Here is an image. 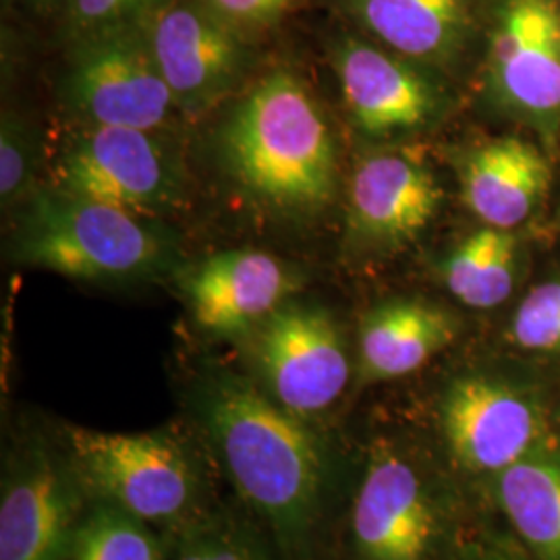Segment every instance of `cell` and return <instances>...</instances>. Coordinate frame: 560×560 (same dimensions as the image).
Returning <instances> with one entry per match:
<instances>
[{
  "mask_svg": "<svg viewBox=\"0 0 560 560\" xmlns=\"http://www.w3.org/2000/svg\"><path fill=\"white\" fill-rule=\"evenodd\" d=\"M189 411L217 469L282 560H314L332 490V455L316 423L221 365L196 374Z\"/></svg>",
  "mask_w": 560,
  "mask_h": 560,
  "instance_id": "cell-1",
  "label": "cell"
},
{
  "mask_svg": "<svg viewBox=\"0 0 560 560\" xmlns=\"http://www.w3.org/2000/svg\"><path fill=\"white\" fill-rule=\"evenodd\" d=\"M226 104L214 152L231 189L275 221L324 217L339 198V140L307 81L277 67Z\"/></svg>",
  "mask_w": 560,
  "mask_h": 560,
  "instance_id": "cell-2",
  "label": "cell"
},
{
  "mask_svg": "<svg viewBox=\"0 0 560 560\" xmlns=\"http://www.w3.org/2000/svg\"><path fill=\"white\" fill-rule=\"evenodd\" d=\"M11 258L65 279L127 284L179 270L175 237L161 221L40 183L13 210Z\"/></svg>",
  "mask_w": 560,
  "mask_h": 560,
  "instance_id": "cell-3",
  "label": "cell"
},
{
  "mask_svg": "<svg viewBox=\"0 0 560 560\" xmlns=\"http://www.w3.org/2000/svg\"><path fill=\"white\" fill-rule=\"evenodd\" d=\"M60 434L90 501L108 502L171 536L214 506L219 469L194 425L133 434L67 425Z\"/></svg>",
  "mask_w": 560,
  "mask_h": 560,
  "instance_id": "cell-4",
  "label": "cell"
},
{
  "mask_svg": "<svg viewBox=\"0 0 560 560\" xmlns=\"http://www.w3.org/2000/svg\"><path fill=\"white\" fill-rule=\"evenodd\" d=\"M164 131L75 125L48 159L46 183L143 219L162 221L189 203V179Z\"/></svg>",
  "mask_w": 560,
  "mask_h": 560,
  "instance_id": "cell-5",
  "label": "cell"
},
{
  "mask_svg": "<svg viewBox=\"0 0 560 560\" xmlns=\"http://www.w3.org/2000/svg\"><path fill=\"white\" fill-rule=\"evenodd\" d=\"M88 504L62 434L23 428L2 457L0 560H69Z\"/></svg>",
  "mask_w": 560,
  "mask_h": 560,
  "instance_id": "cell-6",
  "label": "cell"
},
{
  "mask_svg": "<svg viewBox=\"0 0 560 560\" xmlns=\"http://www.w3.org/2000/svg\"><path fill=\"white\" fill-rule=\"evenodd\" d=\"M249 378L301 420H322L351 382V353L337 316L322 303L284 301L240 342Z\"/></svg>",
  "mask_w": 560,
  "mask_h": 560,
  "instance_id": "cell-7",
  "label": "cell"
},
{
  "mask_svg": "<svg viewBox=\"0 0 560 560\" xmlns=\"http://www.w3.org/2000/svg\"><path fill=\"white\" fill-rule=\"evenodd\" d=\"M60 98L80 125L168 133L185 120L140 25L73 42Z\"/></svg>",
  "mask_w": 560,
  "mask_h": 560,
  "instance_id": "cell-8",
  "label": "cell"
},
{
  "mask_svg": "<svg viewBox=\"0 0 560 560\" xmlns=\"http://www.w3.org/2000/svg\"><path fill=\"white\" fill-rule=\"evenodd\" d=\"M140 27L185 120L206 117L252 81L247 36L201 0H159Z\"/></svg>",
  "mask_w": 560,
  "mask_h": 560,
  "instance_id": "cell-9",
  "label": "cell"
},
{
  "mask_svg": "<svg viewBox=\"0 0 560 560\" xmlns=\"http://www.w3.org/2000/svg\"><path fill=\"white\" fill-rule=\"evenodd\" d=\"M340 104L360 140L388 148L430 131L448 110L441 71L381 44L342 36L330 48Z\"/></svg>",
  "mask_w": 560,
  "mask_h": 560,
  "instance_id": "cell-10",
  "label": "cell"
},
{
  "mask_svg": "<svg viewBox=\"0 0 560 560\" xmlns=\"http://www.w3.org/2000/svg\"><path fill=\"white\" fill-rule=\"evenodd\" d=\"M444 538L439 492L416 459L372 442L349 513L355 560H436Z\"/></svg>",
  "mask_w": 560,
  "mask_h": 560,
  "instance_id": "cell-11",
  "label": "cell"
},
{
  "mask_svg": "<svg viewBox=\"0 0 560 560\" xmlns=\"http://www.w3.org/2000/svg\"><path fill=\"white\" fill-rule=\"evenodd\" d=\"M494 104L546 143L560 133V0H501L486 52Z\"/></svg>",
  "mask_w": 560,
  "mask_h": 560,
  "instance_id": "cell-12",
  "label": "cell"
},
{
  "mask_svg": "<svg viewBox=\"0 0 560 560\" xmlns=\"http://www.w3.org/2000/svg\"><path fill=\"white\" fill-rule=\"evenodd\" d=\"M442 200L436 173L409 150L388 145L361 156L347 179V254L355 260L399 254L430 229Z\"/></svg>",
  "mask_w": 560,
  "mask_h": 560,
  "instance_id": "cell-13",
  "label": "cell"
},
{
  "mask_svg": "<svg viewBox=\"0 0 560 560\" xmlns=\"http://www.w3.org/2000/svg\"><path fill=\"white\" fill-rule=\"evenodd\" d=\"M442 441L471 474L499 476L521 459L548 451V421L540 400L513 382L463 374L439 402Z\"/></svg>",
  "mask_w": 560,
  "mask_h": 560,
  "instance_id": "cell-14",
  "label": "cell"
},
{
  "mask_svg": "<svg viewBox=\"0 0 560 560\" xmlns=\"http://www.w3.org/2000/svg\"><path fill=\"white\" fill-rule=\"evenodd\" d=\"M196 328L212 339L243 342L284 301L301 293L295 266L260 249H222L175 272Z\"/></svg>",
  "mask_w": 560,
  "mask_h": 560,
  "instance_id": "cell-15",
  "label": "cell"
},
{
  "mask_svg": "<svg viewBox=\"0 0 560 560\" xmlns=\"http://www.w3.org/2000/svg\"><path fill=\"white\" fill-rule=\"evenodd\" d=\"M342 9L370 40L441 73L476 32V0H342Z\"/></svg>",
  "mask_w": 560,
  "mask_h": 560,
  "instance_id": "cell-16",
  "label": "cell"
},
{
  "mask_svg": "<svg viewBox=\"0 0 560 560\" xmlns=\"http://www.w3.org/2000/svg\"><path fill=\"white\" fill-rule=\"evenodd\" d=\"M460 194L486 226L513 231L529 221L552 183L550 162L540 148L521 138H494L463 154Z\"/></svg>",
  "mask_w": 560,
  "mask_h": 560,
  "instance_id": "cell-17",
  "label": "cell"
},
{
  "mask_svg": "<svg viewBox=\"0 0 560 560\" xmlns=\"http://www.w3.org/2000/svg\"><path fill=\"white\" fill-rule=\"evenodd\" d=\"M457 332L459 320L432 301L395 298L376 303L361 318L358 381L405 378L453 345Z\"/></svg>",
  "mask_w": 560,
  "mask_h": 560,
  "instance_id": "cell-18",
  "label": "cell"
},
{
  "mask_svg": "<svg viewBox=\"0 0 560 560\" xmlns=\"http://www.w3.org/2000/svg\"><path fill=\"white\" fill-rule=\"evenodd\" d=\"M497 499L521 540L541 560H560V459L529 455L497 476Z\"/></svg>",
  "mask_w": 560,
  "mask_h": 560,
  "instance_id": "cell-19",
  "label": "cell"
},
{
  "mask_svg": "<svg viewBox=\"0 0 560 560\" xmlns=\"http://www.w3.org/2000/svg\"><path fill=\"white\" fill-rule=\"evenodd\" d=\"M520 270V241L513 231L483 226L451 249L442 282L467 307L492 310L509 300Z\"/></svg>",
  "mask_w": 560,
  "mask_h": 560,
  "instance_id": "cell-20",
  "label": "cell"
},
{
  "mask_svg": "<svg viewBox=\"0 0 560 560\" xmlns=\"http://www.w3.org/2000/svg\"><path fill=\"white\" fill-rule=\"evenodd\" d=\"M175 536L108 502L90 501L69 560H171Z\"/></svg>",
  "mask_w": 560,
  "mask_h": 560,
  "instance_id": "cell-21",
  "label": "cell"
},
{
  "mask_svg": "<svg viewBox=\"0 0 560 560\" xmlns=\"http://www.w3.org/2000/svg\"><path fill=\"white\" fill-rule=\"evenodd\" d=\"M171 560H282L260 525L212 506L175 536Z\"/></svg>",
  "mask_w": 560,
  "mask_h": 560,
  "instance_id": "cell-22",
  "label": "cell"
},
{
  "mask_svg": "<svg viewBox=\"0 0 560 560\" xmlns=\"http://www.w3.org/2000/svg\"><path fill=\"white\" fill-rule=\"evenodd\" d=\"M42 138L34 122L18 110L4 108L0 125V200L15 210L40 185Z\"/></svg>",
  "mask_w": 560,
  "mask_h": 560,
  "instance_id": "cell-23",
  "label": "cell"
},
{
  "mask_svg": "<svg viewBox=\"0 0 560 560\" xmlns=\"http://www.w3.org/2000/svg\"><path fill=\"white\" fill-rule=\"evenodd\" d=\"M511 335L521 349L560 351V279L546 280L525 295L515 312Z\"/></svg>",
  "mask_w": 560,
  "mask_h": 560,
  "instance_id": "cell-24",
  "label": "cell"
},
{
  "mask_svg": "<svg viewBox=\"0 0 560 560\" xmlns=\"http://www.w3.org/2000/svg\"><path fill=\"white\" fill-rule=\"evenodd\" d=\"M159 0H67L65 20L71 42H80L108 30L140 25Z\"/></svg>",
  "mask_w": 560,
  "mask_h": 560,
  "instance_id": "cell-25",
  "label": "cell"
},
{
  "mask_svg": "<svg viewBox=\"0 0 560 560\" xmlns=\"http://www.w3.org/2000/svg\"><path fill=\"white\" fill-rule=\"evenodd\" d=\"M224 23L247 38L279 25L280 21L301 11L310 0H201Z\"/></svg>",
  "mask_w": 560,
  "mask_h": 560,
  "instance_id": "cell-26",
  "label": "cell"
},
{
  "mask_svg": "<svg viewBox=\"0 0 560 560\" xmlns=\"http://www.w3.org/2000/svg\"><path fill=\"white\" fill-rule=\"evenodd\" d=\"M23 2L40 15H50L55 11H65L67 0H23Z\"/></svg>",
  "mask_w": 560,
  "mask_h": 560,
  "instance_id": "cell-27",
  "label": "cell"
},
{
  "mask_svg": "<svg viewBox=\"0 0 560 560\" xmlns=\"http://www.w3.org/2000/svg\"><path fill=\"white\" fill-rule=\"evenodd\" d=\"M465 560H515L511 559V557H506V555H502V552H497V550H480V552H474V555H469Z\"/></svg>",
  "mask_w": 560,
  "mask_h": 560,
  "instance_id": "cell-28",
  "label": "cell"
}]
</instances>
